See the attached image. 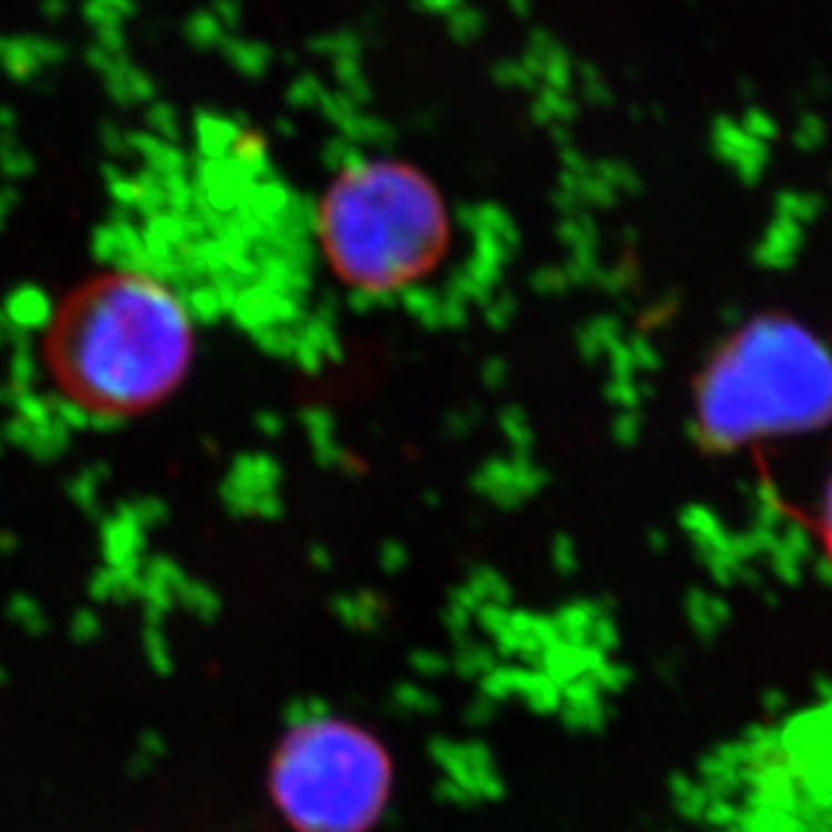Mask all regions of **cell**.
Returning a JSON list of instances; mask_svg holds the SVG:
<instances>
[{"mask_svg":"<svg viewBox=\"0 0 832 832\" xmlns=\"http://www.w3.org/2000/svg\"><path fill=\"white\" fill-rule=\"evenodd\" d=\"M190 309L154 273L124 265L79 281L47 311L36 343L49 392L84 422H119L171 395L190 371Z\"/></svg>","mask_w":832,"mask_h":832,"instance_id":"1","label":"cell"},{"mask_svg":"<svg viewBox=\"0 0 832 832\" xmlns=\"http://www.w3.org/2000/svg\"><path fill=\"white\" fill-rule=\"evenodd\" d=\"M832 428V347L790 311H760L719 341L692 384V435L733 454Z\"/></svg>","mask_w":832,"mask_h":832,"instance_id":"2","label":"cell"},{"mask_svg":"<svg viewBox=\"0 0 832 832\" xmlns=\"http://www.w3.org/2000/svg\"><path fill=\"white\" fill-rule=\"evenodd\" d=\"M333 273L362 295H398L447 258L449 217L435 190L398 162L371 160L333 181L319 214Z\"/></svg>","mask_w":832,"mask_h":832,"instance_id":"3","label":"cell"},{"mask_svg":"<svg viewBox=\"0 0 832 832\" xmlns=\"http://www.w3.org/2000/svg\"><path fill=\"white\" fill-rule=\"evenodd\" d=\"M268 786L298 832H365L390 800L392 760L360 724L311 716L281 738Z\"/></svg>","mask_w":832,"mask_h":832,"instance_id":"4","label":"cell"},{"mask_svg":"<svg viewBox=\"0 0 832 832\" xmlns=\"http://www.w3.org/2000/svg\"><path fill=\"white\" fill-rule=\"evenodd\" d=\"M813 524H816V533L824 547V554H828V560L832 562V468L828 473V481H824L822 500H819V511H816V522Z\"/></svg>","mask_w":832,"mask_h":832,"instance_id":"5","label":"cell"}]
</instances>
